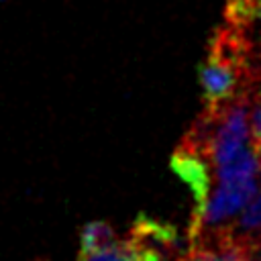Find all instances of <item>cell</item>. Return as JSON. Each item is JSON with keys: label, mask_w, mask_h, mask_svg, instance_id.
Instances as JSON below:
<instances>
[{"label": "cell", "mask_w": 261, "mask_h": 261, "mask_svg": "<svg viewBox=\"0 0 261 261\" xmlns=\"http://www.w3.org/2000/svg\"><path fill=\"white\" fill-rule=\"evenodd\" d=\"M255 194H257V177L218 181V188L208 198V204H206L202 216L188 228L190 245L196 243L202 234H206L210 230L224 228L226 222L232 220Z\"/></svg>", "instance_id": "1"}, {"label": "cell", "mask_w": 261, "mask_h": 261, "mask_svg": "<svg viewBox=\"0 0 261 261\" xmlns=\"http://www.w3.org/2000/svg\"><path fill=\"white\" fill-rule=\"evenodd\" d=\"M114 243V228L106 220H92L82 226L80 232V259Z\"/></svg>", "instance_id": "8"}, {"label": "cell", "mask_w": 261, "mask_h": 261, "mask_svg": "<svg viewBox=\"0 0 261 261\" xmlns=\"http://www.w3.org/2000/svg\"><path fill=\"white\" fill-rule=\"evenodd\" d=\"M169 167L181 179V184H186V188L190 190V194L194 198V210H192V218H190V224H194L202 216V212L208 204V198H210L208 194H210L212 175L208 169V161L194 151L177 147L175 153L171 155Z\"/></svg>", "instance_id": "3"}, {"label": "cell", "mask_w": 261, "mask_h": 261, "mask_svg": "<svg viewBox=\"0 0 261 261\" xmlns=\"http://www.w3.org/2000/svg\"><path fill=\"white\" fill-rule=\"evenodd\" d=\"M255 261H261V251H259V255H257V259Z\"/></svg>", "instance_id": "10"}, {"label": "cell", "mask_w": 261, "mask_h": 261, "mask_svg": "<svg viewBox=\"0 0 261 261\" xmlns=\"http://www.w3.org/2000/svg\"><path fill=\"white\" fill-rule=\"evenodd\" d=\"M261 249L237 239L226 228L202 234L175 261H255Z\"/></svg>", "instance_id": "2"}, {"label": "cell", "mask_w": 261, "mask_h": 261, "mask_svg": "<svg viewBox=\"0 0 261 261\" xmlns=\"http://www.w3.org/2000/svg\"><path fill=\"white\" fill-rule=\"evenodd\" d=\"M249 124H251V139H253L251 145L257 153H261V86L255 90V96L251 102Z\"/></svg>", "instance_id": "9"}, {"label": "cell", "mask_w": 261, "mask_h": 261, "mask_svg": "<svg viewBox=\"0 0 261 261\" xmlns=\"http://www.w3.org/2000/svg\"><path fill=\"white\" fill-rule=\"evenodd\" d=\"M224 228L237 239L261 249V192H257L239 212V218Z\"/></svg>", "instance_id": "6"}, {"label": "cell", "mask_w": 261, "mask_h": 261, "mask_svg": "<svg viewBox=\"0 0 261 261\" xmlns=\"http://www.w3.org/2000/svg\"><path fill=\"white\" fill-rule=\"evenodd\" d=\"M224 22L239 29L261 59V0H228Z\"/></svg>", "instance_id": "5"}, {"label": "cell", "mask_w": 261, "mask_h": 261, "mask_svg": "<svg viewBox=\"0 0 261 261\" xmlns=\"http://www.w3.org/2000/svg\"><path fill=\"white\" fill-rule=\"evenodd\" d=\"M128 237L159 255L163 261L179 247V232L173 224L157 220L147 214H139L130 224Z\"/></svg>", "instance_id": "4"}, {"label": "cell", "mask_w": 261, "mask_h": 261, "mask_svg": "<svg viewBox=\"0 0 261 261\" xmlns=\"http://www.w3.org/2000/svg\"><path fill=\"white\" fill-rule=\"evenodd\" d=\"M80 261H163L159 255L137 243L135 239L126 237L124 241H114L108 247L80 259Z\"/></svg>", "instance_id": "7"}]
</instances>
